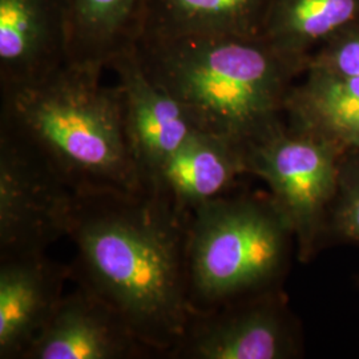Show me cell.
Wrapping results in <instances>:
<instances>
[{
    "mask_svg": "<svg viewBox=\"0 0 359 359\" xmlns=\"http://www.w3.org/2000/svg\"><path fill=\"white\" fill-rule=\"evenodd\" d=\"M191 215L154 189L77 194L68 238L71 280L99 295L158 358L192 314L188 294Z\"/></svg>",
    "mask_w": 359,
    "mask_h": 359,
    "instance_id": "cell-1",
    "label": "cell"
},
{
    "mask_svg": "<svg viewBox=\"0 0 359 359\" xmlns=\"http://www.w3.org/2000/svg\"><path fill=\"white\" fill-rule=\"evenodd\" d=\"M145 72L191 116L196 128L248 147L283 123L309 59L262 36L187 35L140 40Z\"/></svg>",
    "mask_w": 359,
    "mask_h": 359,
    "instance_id": "cell-2",
    "label": "cell"
},
{
    "mask_svg": "<svg viewBox=\"0 0 359 359\" xmlns=\"http://www.w3.org/2000/svg\"><path fill=\"white\" fill-rule=\"evenodd\" d=\"M103 71L65 65L1 92L0 128L32 147L76 194L145 189L129 147L117 86Z\"/></svg>",
    "mask_w": 359,
    "mask_h": 359,
    "instance_id": "cell-3",
    "label": "cell"
},
{
    "mask_svg": "<svg viewBox=\"0 0 359 359\" xmlns=\"http://www.w3.org/2000/svg\"><path fill=\"white\" fill-rule=\"evenodd\" d=\"M295 249L270 194L234 192L191 213L188 294L192 311L281 289Z\"/></svg>",
    "mask_w": 359,
    "mask_h": 359,
    "instance_id": "cell-4",
    "label": "cell"
},
{
    "mask_svg": "<svg viewBox=\"0 0 359 359\" xmlns=\"http://www.w3.org/2000/svg\"><path fill=\"white\" fill-rule=\"evenodd\" d=\"M342 148L280 123L246 147L249 175L262 180L293 231L297 258L306 262L327 236Z\"/></svg>",
    "mask_w": 359,
    "mask_h": 359,
    "instance_id": "cell-5",
    "label": "cell"
},
{
    "mask_svg": "<svg viewBox=\"0 0 359 359\" xmlns=\"http://www.w3.org/2000/svg\"><path fill=\"white\" fill-rule=\"evenodd\" d=\"M76 197L41 154L0 128V259L47 253L68 236Z\"/></svg>",
    "mask_w": 359,
    "mask_h": 359,
    "instance_id": "cell-6",
    "label": "cell"
},
{
    "mask_svg": "<svg viewBox=\"0 0 359 359\" xmlns=\"http://www.w3.org/2000/svg\"><path fill=\"white\" fill-rule=\"evenodd\" d=\"M299 334L281 289L192 311L165 359H289Z\"/></svg>",
    "mask_w": 359,
    "mask_h": 359,
    "instance_id": "cell-7",
    "label": "cell"
},
{
    "mask_svg": "<svg viewBox=\"0 0 359 359\" xmlns=\"http://www.w3.org/2000/svg\"><path fill=\"white\" fill-rule=\"evenodd\" d=\"M108 68L117 76L129 147L147 189L168 158L198 129L184 107L145 72L136 47Z\"/></svg>",
    "mask_w": 359,
    "mask_h": 359,
    "instance_id": "cell-8",
    "label": "cell"
},
{
    "mask_svg": "<svg viewBox=\"0 0 359 359\" xmlns=\"http://www.w3.org/2000/svg\"><path fill=\"white\" fill-rule=\"evenodd\" d=\"M158 358L127 321L90 289L65 294L25 359Z\"/></svg>",
    "mask_w": 359,
    "mask_h": 359,
    "instance_id": "cell-9",
    "label": "cell"
},
{
    "mask_svg": "<svg viewBox=\"0 0 359 359\" xmlns=\"http://www.w3.org/2000/svg\"><path fill=\"white\" fill-rule=\"evenodd\" d=\"M67 0H0V90L50 76L68 60Z\"/></svg>",
    "mask_w": 359,
    "mask_h": 359,
    "instance_id": "cell-10",
    "label": "cell"
},
{
    "mask_svg": "<svg viewBox=\"0 0 359 359\" xmlns=\"http://www.w3.org/2000/svg\"><path fill=\"white\" fill-rule=\"evenodd\" d=\"M71 266L47 253L0 259V359H25L62 298Z\"/></svg>",
    "mask_w": 359,
    "mask_h": 359,
    "instance_id": "cell-11",
    "label": "cell"
},
{
    "mask_svg": "<svg viewBox=\"0 0 359 359\" xmlns=\"http://www.w3.org/2000/svg\"><path fill=\"white\" fill-rule=\"evenodd\" d=\"M246 147L196 130L158 170L152 185L179 210L191 215L206 203L234 192L248 175Z\"/></svg>",
    "mask_w": 359,
    "mask_h": 359,
    "instance_id": "cell-12",
    "label": "cell"
},
{
    "mask_svg": "<svg viewBox=\"0 0 359 359\" xmlns=\"http://www.w3.org/2000/svg\"><path fill=\"white\" fill-rule=\"evenodd\" d=\"M148 0H67V65L104 71L137 46Z\"/></svg>",
    "mask_w": 359,
    "mask_h": 359,
    "instance_id": "cell-13",
    "label": "cell"
},
{
    "mask_svg": "<svg viewBox=\"0 0 359 359\" xmlns=\"http://www.w3.org/2000/svg\"><path fill=\"white\" fill-rule=\"evenodd\" d=\"M273 1L148 0L139 41L187 35L262 36Z\"/></svg>",
    "mask_w": 359,
    "mask_h": 359,
    "instance_id": "cell-14",
    "label": "cell"
},
{
    "mask_svg": "<svg viewBox=\"0 0 359 359\" xmlns=\"http://www.w3.org/2000/svg\"><path fill=\"white\" fill-rule=\"evenodd\" d=\"M359 22V0H274L262 38L287 55H310Z\"/></svg>",
    "mask_w": 359,
    "mask_h": 359,
    "instance_id": "cell-15",
    "label": "cell"
},
{
    "mask_svg": "<svg viewBox=\"0 0 359 359\" xmlns=\"http://www.w3.org/2000/svg\"><path fill=\"white\" fill-rule=\"evenodd\" d=\"M302 84L290 90L285 116L299 130L323 135L359 117V76H338L308 69Z\"/></svg>",
    "mask_w": 359,
    "mask_h": 359,
    "instance_id": "cell-16",
    "label": "cell"
},
{
    "mask_svg": "<svg viewBox=\"0 0 359 359\" xmlns=\"http://www.w3.org/2000/svg\"><path fill=\"white\" fill-rule=\"evenodd\" d=\"M327 234L345 243H359V147L341 154Z\"/></svg>",
    "mask_w": 359,
    "mask_h": 359,
    "instance_id": "cell-17",
    "label": "cell"
},
{
    "mask_svg": "<svg viewBox=\"0 0 359 359\" xmlns=\"http://www.w3.org/2000/svg\"><path fill=\"white\" fill-rule=\"evenodd\" d=\"M308 69L338 76H359V22L341 29L313 52Z\"/></svg>",
    "mask_w": 359,
    "mask_h": 359,
    "instance_id": "cell-18",
    "label": "cell"
},
{
    "mask_svg": "<svg viewBox=\"0 0 359 359\" xmlns=\"http://www.w3.org/2000/svg\"><path fill=\"white\" fill-rule=\"evenodd\" d=\"M320 136L335 142L342 148V151L357 148L359 147V117L345 121Z\"/></svg>",
    "mask_w": 359,
    "mask_h": 359,
    "instance_id": "cell-19",
    "label": "cell"
}]
</instances>
